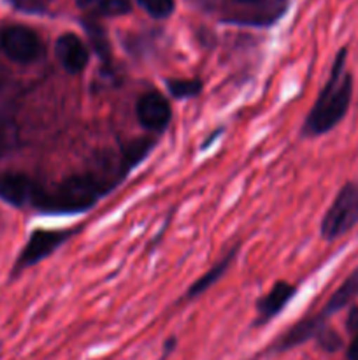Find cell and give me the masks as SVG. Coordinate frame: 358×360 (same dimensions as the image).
I'll use <instances>...</instances> for the list:
<instances>
[{"label":"cell","instance_id":"1","mask_svg":"<svg viewBox=\"0 0 358 360\" xmlns=\"http://www.w3.org/2000/svg\"><path fill=\"white\" fill-rule=\"evenodd\" d=\"M346 58L347 51L346 48H343L333 60L329 81L321 88L311 112L305 118L302 129L305 137H316L330 132L346 116L353 94V77L346 72Z\"/></svg>","mask_w":358,"mask_h":360},{"label":"cell","instance_id":"2","mask_svg":"<svg viewBox=\"0 0 358 360\" xmlns=\"http://www.w3.org/2000/svg\"><path fill=\"white\" fill-rule=\"evenodd\" d=\"M112 186L114 183L111 179L98 178L93 172L69 176L51 188L42 186L35 210L63 214L81 213V211L93 207L98 199L104 197Z\"/></svg>","mask_w":358,"mask_h":360},{"label":"cell","instance_id":"3","mask_svg":"<svg viewBox=\"0 0 358 360\" xmlns=\"http://www.w3.org/2000/svg\"><path fill=\"white\" fill-rule=\"evenodd\" d=\"M358 225V181L346 183L323 217L321 236L329 241Z\"/></svg>","mask_w":358,"mask_h":360},{"label":"cell","instance_id":"4","mask_svg":"<svg viewBox=\"0 0 358 360\" xmlns=\"http://www.w3.org/2000/svg\"><path fill=\"white\" fill-rule=\"evenodd\" d=\"M0 49L14 63L28 65L37 62L44 53L39 35L32 28L13 25L0 32Z\"/></svg>","mask_w":358,"mask_h":360},{"label":"cell","instance_id":"5","mask_svg":"<svg viewBox=\"0 0 358 360\" xmlns=\"http://www.w3.org/2000/svg\"><path fill=\"white\" fill-rule=\"evenodd\" d=\"M70 236H72V231H44V229L34 231L30 234L28 243L25 245V248L21 250L20 257H18L14 273H20V271L44 260L46 257L56 252Z\"/></svg>","mask_w":358,"mask_h":360},{"label":"cell","instance_id":"6","mask_svg":"<svg viewBox=\"0 0 358 360\" xmlns=\"http://www.w3.org/2000/svg\"><path fill=\"white\" fill-rule=\"evenodd\" d=\"M42 186L44 185L34 181L21 172L0 171V199L16 207H35Z\"/></svg>","mask_w":358,"mask_h":360},{"label":"cell","instance_id":"7","mask_svg":"<svg viewBox=\"0 0 358 360\" xmlns=\"http://www.w3.org/2000/svg\"><path fill=\"white\" fill-rule=\"evenodd\" d=\"M135 111L140 125L151 132H164L172 118L171 104L158 91L144 94L137 102Z\"/></svg>","mask_w":358,"mask_h":360},{"label":"cell","instance_id":"8","mask_svg":"<svg viewBox=\"0 0 358 360\" xmlns=\"http://www.w3.org/2000/svg\"><path fill=\"white\" fill-rule=\"evenodd\" d=\"M55 53L58 62L69 74L83 72L90 62V51L76 34L60 35L55 44Z\"/></svg>","mask_w":358,"mask_h":360},{"label":"cell","instance_id":"9","mask_svg":"<svg viewBox=\"0 0 358 360\" xmlns=\"http://www.w3.org/2000/svg\"><path fill=\"white\" fill-rule=\"evenodd\" d=\"M297 288L291 287L286 281H277L272 287V290L265 295L263 299H260L258 302V320L260 322H267L272 316H276L277 313H281L284 309V306L291 301V297L295 295Z\"/></svg>","mask_w":358,"mask_h":360},{"label":"cell","instance_id":"10","mask_svg":"<svg viewBox=\"0 0 358 360\" xmlns=\"http://www.w3.org/2000/svg\"><path fill=\"white\" fill-rule=\"evenodd\" d=\"M77 7L91 16L112 18L128 14L132 0H77Z\"/></svg>","mask_w":358,"mask_h":360},{"label":"cell","instance_id":"11","mask_svg":"<svg viewBox=\"0 0 358 360\" xmlns=\"http://www.w3.org/2000/svg\"><path fill=\"white\" fill-rule=\"evenodd\" d=\"M237 252H239V248L230 250V252H228L227 255H225L223 259H221L220 262H218L216 266L209 271V273L204 274L200 280H197L195 283L188 288V294H186V297H190V299L199 297L200 294H204V292L209 290L214 283H218V281L221 280V276H223V274L230 269L232 262H234V259L237 257Z\"/></svg>","mask_w":358,"mask_h":360},{"label":"cell","instance_id":"12","mask_svg":"<svg viewBox=\"0 0 358 360\" xmlns=\"http://www.w3.org/2000/svg\"><path fill=\"white\" fill-rule=\"evenodd\" d=\"M357 294H358V271H354V273L351 274V276L347 278L339 288H337V292H333L330 301L326 302L323 315H332V313L346 308V306L353 301Z\"/></svg>","mask_w":358,"mask_h":360},{"label":"cell","instance_id":"13","mask_svg":"<svg viewBox=\"0 0 358 360\" xmlns=\"http://www.w3.org/2000/svg\"><path fill=\"white\" fill-rule=\"evenodd\" d=\"M323 327V315L321 316H314V319H305L302 322H298L290 333L284 336L283 343H281V348H291L295 345L304 343L305 340L309 338L316 336V334L321 330Z\"/></svg>","mask_w":358,"mask_h":360},{"label":"cell","instance_id":"14","mask_svg":"<svg viewBox=\"0 0 358 360\" xmlns=\"http://www.w3.org/2000/svg\"><path fill=\"white\" fill-rule=\"evenodd\" d=\"M84 28H86L88 37H90L95 53L100 56V60L109 62L111 60V48H109V41L105 37L104 28L98 27V23H95V21H84Z\"/></svg>","mask_w":358,"mask_h":360},{"label":"cell","instance_id":"15","mask_svg":"<svg viewBox=\"0 0 358 360\" xmlns=\"http://www.w3.org/2000/svg\"><path fill=\"white\" fill-rule=\"evenodd\" d=\"M167 88L175 98H193L202 91L200 79H168Z\"/></svg>","mask_w":358,"mask_h":360},{"label":"cell","instance_id":"16","mask_svg":"<svg viewBox=\"0 0 358 360\" xmlns=\"http://www.w3.org/2000/svg\"><path fill=\"white\" fill-rule=\"evenodd\" d=\"M137 4L157 20H165L174 11V0H137Z\"/></svg>","mask_w":358,"mask_h":360},{"label":"cell","instance_id":"17","mask_svg":"<svg viewBox=\"0 0 358 360\" xmlns=\"http://www.w3.org/2000/svg\"><path fill=\"white\" fill-rule=\"evenodd\" d=\"M316 336H318L319 347L326 352H337L340 347H343V340H340L339 334L332 329H325V327H321V330H319Z\"/></svg>","mask_w":358,"mask_h":360},{"label":"cell","instance_id":"18","mask_svg":"<svg viewBox=\"0 0 358 360\" xmlns=\"http://www.w3.org/2000/svg\"><path fill=\"white\" fill-rule=\"evenodd\" d=\"M346 327L351 334H354V336H357L358 334V306L351 308L350 315H347V320H346Z\"/></svg>","mask_w":358,"mask_h":360},{"label":"cell","instance_id":"19","mask_svg":"<svg viewBox=\"0 0 358 360\" xmlns=\"http://www.w3.org/2000/svg\"><path fill=\"white\" fill-rule=\"evenodd\" d=\"M347 359L350 360H358V334L354 336V340L351 341L350 350H347Z\"/></svg>","mask_w":358,"mask_h":360},{"label":"cell","instance_id":"20","mask_svg":"<svg viewBox=\"0 0 358 360\" xmlns=\"http://www.w3.org/2000/svg\"><path fill=\"white\" fill-rule=\"evenodd\" d=\"M239 2H244V4H256V2H260V0H239Z\"/></svg>","mask_w":358,"mask_h":360}]
</instances>
